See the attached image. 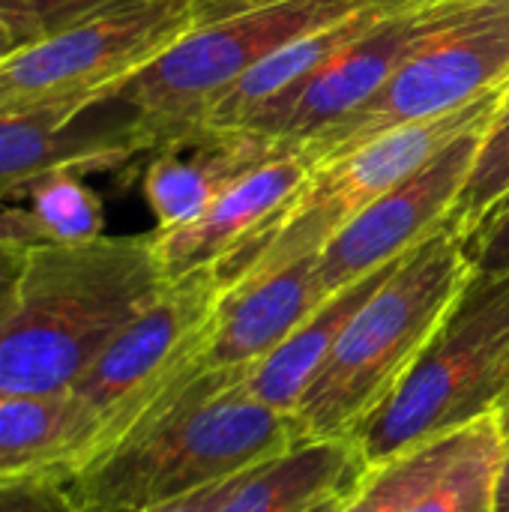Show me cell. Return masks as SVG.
<instances>
[{
  "instance_id": "obj_1",
  "label": "cell",
  "mask_w": 509,
  "mask_h": 512,
  "mask_svg": "<svg viewBox=\"0 0 509 512\" xmlns=\"http://www.w3.org/2000/svg\"><path fill=\"white\" fill-rule=\"evenodd\" d=\"M165 285L153 234L30 249L0 327V393L72 390Z\"/></svg>"
},
{
  "instance_id": "obj_2",
  "label": "cell",
  "mask_w": 509,
  "mask_h": 512,
  "mask_svg": "<svg viewBox=\"0 0 509 512\" xmlns=\"http://www.w3.org/2000/svg\"><path fill=\"white\" fill-rule=\"evenodd\" d=\"M249 369H210L159 423L66 486L78 512H141L258 468L309 441L294 414L243 393Z\"/></svg>"
},
{
  "instance_id": "obj_3",
  "label": "cell",
  "mask_w": 509,
  "mask_h": 512,
  "mask_svg": "<svg viewBox=\"0 0 509 512\" xmlns=\"http://www.w3.org/2000/svg\"><path fill=\"white\" fill-rule=\"evenodd\" d=\"M471 276L468 243L453 222L399 258L300 396L294 417L306 438H351L438 333Z\"/></svg>"
},
{
  "instance_id": "obj_4",
  "label": "cell",
  "mask_w": 509,
  "mask_h": 512,
  "mask_svg": "<svg viewBox=\"0 0 509 512\" xmlns=\"http://www.w3.org/2000/svg\"><path fill=\"white\" fill-rule=\"evenodd\" d=\"M222 294L225 282L216 267L168 282L66 390L87 429L81 471L171 414L210 372L204 354Z\"/></svg>"
},
{
  "instance_id": "obj_5",
  "label": "cell",
  "mask_w": 509,
  "mask_h": 512,
  "mask_svg": "<svg viewBox=\"0 0 509 512\" xmlns=\"http://www.w3.org/2000/svg\"><path fill=\"white\" fill-rule=\"evenodd\" d=\"M509 393V276L474 273L453 312L351 435L369 468L462 432Z\"/></svg>"
},
{
  "instance_id": "obj_6",
  "label": "cell",
  "mask_w": 509,
  "mask_h": 512,
  "mask_svg": "<svg viewBox=\"0 0 509 512\" xmlns=\"http://www.w3.org/2000/svg\"><path fill=\"white\" fill-rule=\"evenodd\" d=\"M369 3L375 0H273L219 15L114 87L105 102L120 114L132 153H153L201 126L210 105L273 51Z\"/></svg>"
},
{
  "instance_id": "obj_7",
  "label": "cell",
  "mask_w": 509,
  "mask_h": 512,
  "mask_svg": "<svg viewBox=\"0 0 509 512\" xmlns=\"http://www.w3.org/2000/svg\"><path fill=\"white\" fill-rule=\"evenodd\" d=\"M219 15H228L222 0H111L0 60V114L102 102Z\"/></svg>"
},
{
  "instance_id": "obj_8",
  "label": "cell",
  "mask_w": 509,
  "mask_h": 512,
  "mask_svg": "<svg viewBox=\"0 0 509 512\" xmlns=\"http://www.w3.org/2000/svg\"><path fill=\"white\" fill-rule=\"evenodd\" d=\"M504 84L450 114L396 126L360 147H351L315 165L306 186L273 222V228L222 279L225 291L300 258L318 255L369 204H375L381 195L411 177L465 129L495 114L504 96Z\"/></svg>"
},
{
  "instance_id": "obj_9",
  "label": "cell",
  "mask_w": 509,
  "mask_h": 512,
  "mask_svg": "<svg viewBox=\"0 0 509 512\" xmlns=\"http://www.w3.org/2000/svg\"><path fill=\"white\" fill-rule=\"evenodd\" d=\"M509 81V0H480L423 42L396 75L345 120L297 144L315 168L396 126L450 114Z\"/></svg>"
},
{
  "instance_id": "obj_10",
  "label": "cell",
  "mask_w": 509,
  "mask_h": 512,
  "mask_svg": "<svg viewBox=\"0 0 509 512\" xmlns=\"http://www.w3.org/2000/svg\"><path fill=\"white\" fill-rule=\"evenodd\" d=\"M489 117L465 129L411 177L369 204L318 252L315 276L324 297H333L363 276L396 264L450 222Z\"/></svg>"
},
{
  "instance_id": "obj_11",
  "label": "cell",
  "mask_w": 509,
  "mask_h": 512,
  "mask_svg": "<svg viewBox=\"0 0 509 512\" xmlns=\"http://www.w3.org/2000/svg\"><path fill=\"white\" fill-rule=\"evenodd\" d=\"M480 0H414L393 12L363 39L330 57L303 87L288 99L264 138L297 147L309 135L345 120L363 102H369L396 69L438 30L459 21Z\"/></svg>"
},
{
  "instance_id": "obj_12",
  "label": "cell",
  "mask_w": 509,
  "mask_h": 512,
  "mask_svg": "<svg viewBox=\"0 0 509 512\" xmlns=\"http://www.w3.org/2000/svg\"><path fill=\"white\" fill-rule=\"evenodd\" d=\"M309 174L312 165L306 156L297 147H282L237 177L195 222L174 231H153L165 279L174 282L201 267H216L225 279L273 228Z\"/></svg>"
},
{
  "instance_id": "obj_13",
  "label": "cell",
  "mask_w": 509,
  "mask_h": 512,
  "mask_svg": "<svg viewBox=\"0 0 509 512\" xmlns=\"http://www.w3.org/2000/svg\"><path fill=\"white\" fill-rule=\"evenodd\" d=\"M282 141L243 132L195 126L150 153L144 168V198L156 216V231L195 222L237 177L276 156Z\"/></svg>"
},
{
  "instance_id": "obj_14",
  "label": "cell",
  "mask_w": 509,
  "mask_h": 512,
  "mask_svg": "<svg viewBox=\"0 0 509 512\" xmlns=\"http://www.w3.org/2000/svg\"><path fill=\"white\" fill-rule=\"evenodd\" d=\"M135 153L120 114L102 102H60L0 114V192L48 168L108 171Z\"/></svg>"
},
{
  "instance_id": "obj_15",
  "label": "cell",
  "mask_w": 509,
  "mask_h": 512,
  "mask_svg": "<svg viewBox=\"0 0 509 512\" xmlns=\"http://www.w3.org/2000/svg\"><path fill=\"white\" fill-rule=\"evenodd\" d=\"M315 258H300L222 294L204 354L207 369L255 366L330 300L318 288Z\"/></svg>"
},
{
  "instance_id": "obj_16",
  "label": "cell",
  "mask_w": 509,
  "mask_h": 512,
  "mask_svg": "<svg viewBox=\"0 0 509 512\" xmlns=\"http://www.w3.org/2000/svg\"><path fill=\"white\" fill-rule=\"evenodd\" d=\"M369 465L354 438L303 441L252 468L216 512H303L339 489H357Z\"/></svg>"
},
{
  "instance_id": "obj_17",
  "label": "cell",
  "mask_w": 509,
  "mask_h": 512,
  "mask_svg": "<svg viewBox=\"0 0 509 512\" xmlns=\"http://www.w3.org/2000/svg\"><path fill=\"white\" fill-rule=\"evenodd\" d=\"M87 429L69 393H0V483L72 480L84 468Z\"/></svg>"
},
{
  "instance_id": "obj_18",
  "label": "cell",
  "mask_w": 509,
  "mask_h": 512,
  "mask_svg": "<svg viewBox=\"0 0 509 512\" xmlns=\"http://www.w3.org/2000/svg\"><path fill=\"white\" fill-rule=\"evenodd\" d=\"M105 210L81 168H48L0 192V243L15 249L72 246L102 237Z\"/></svg>"
},
{
  "instance_id": "obj_19",
  "label": "cell",
  "mask_w": 509,
  "mask_h": 512,
  "mask_svg": "<svg viewBox=\"0 0 509 512\" xmlns=\"http://www.w3.org/2000/svg\"><path fill=\"white\" fill-rule=\"evenodd\" d=\"M396 264L375 270V273L363 276L360 282L342 288L330 300H324L276 351H270L264 360L249 366V372L240 381L243 393L267 408L294 414L300 405V396L306 393V387L312 384V378L330 357V351L339 342L348 321L372 297V291L390 276V270Z\"/></svg>"
},
{
  "instance_id": "obj_20",
  "label": "cell",
  "mask_w": 509,
  "mask_h": 512,
  "mask_svg": "<svg viewBox=\"0 0 509 512\" xmlns=\"http://www.w3.org/2000/svg\"><path fill=\"white\" fill-rule=\"evenodd\" d=\"M480 423V420H477ZM474 426L414 447L378 468H369L342 512H408L420 495L462 456Z\"/></svg>"
},
{
  "instance_id": "obj_21",
  "label": "cell",
  "mask_w": 509,
  "mask_h": 512,
  "mask_svg": "<svg viewBox=\"0 0 509 512\" xmlns=\"http://www.w3.org/2000/svg\"><path fill=\"white\" fill-rule=\"evenodd\" d=\"M501 423L498 414L474 423L462 456L420 495L408 512H498Z\"/></svg>"
},
{
  "instance_id": "obj_22",
  "label": "cell",
  "mask_w": 509,
  "mask_h": 512,
  "mask_svg": "<svg viewBox=\"0 0 509 512\" xmlns=\"http://www.w3.org/2000/svg\"><path fill=\"white\" fill-rule=\"evenodd\" d=\"M509 195V81L504 84V96L489 117L477 159L471 165V174L453 204L450 222L465 237V243L474 237V231L492 216V210Z\"/></svg>"
},
{
  "instance_id": "obj_23",
  "label": "cell",
  "mask_w": 509,
  "mask_h": 512,
  "mask_svg": "<svg viewBox=\"0 0 509 512\" xmlns=\"http://www.w3.org/2000/svg\"><path fill=\"white\" fill-rule=\"evenodd\" d=\"M111 0H0V15L21 24L33 39L54 33Z\"/></svg>"
},
{
  "instance_id": "obj_24",
  "label": "cell",
  "mask_w": 509,
  "mask_h": 512,
  "mask_svg": "<svg viewBox=\"0 0 509 512\" xmlns=\"http://www.w3.org/2000/svg\"><path fill=\"white\" fill-rule=\"evenodd\" d=\"M0 512H78L66 480L33 477L0 483Z\"/></svg>"
},
{
  "instance_id": "obj_25",
  "label": "cell",
  "mask_w": 509,
  "mask_h": 512,
  "mask_svg": "<svg viewBox=\"0 0 509 512\" xmlns=\"http://www.w3.org/2000/svg\"><path fill=\"white\" fill-rule=\"evenodd\" d=\"M468 258L480 276H509V207L489 216L468 240Z\"/></svg>"
},
{
  "instance_id": "obj_26",
  "label": "cell",
  "mask_w": 509,
  "mask_h": 512,
  "mask_svg": "<svg viewBox=\"0 0 509 512\" xmlns=\"http://www.w3.org/2000/svg\"><path fill=\"white\" fill-rule=\"evenodd\" d=\"M249 471H252V468H249ZM249 471H243V474H237V477H231V480H222V483H216V486L198 489V492H192V495H186V498H177V501H168V504H159V507H150V510L141 512H216L219 510V504L234 492V486H237Z\"/></svg>"
},
{
  "instance_id": "obj_27",
  "label": "cell",
  "mask_w": 509,
  "mask_h": 512,
  "mask_svg": "<svg viewBox=\"0 0 509 512\" xmlns=\"http://www.w3.org/2000/svg\"><path fill=\"white\" fill-rule=\"evenodd\" d=\"M24 249L6 246L0 243V327L6 324L12 303H15V291H18V279L24 270Z\"/></svg>"
},
{
  "instance_id": "obj_28",
  "label": "cell",
  "mask_w": 509,
  "mask_h": 512,
  "mask_svg": "<svg viewBox=\"0 0 509 512\" xmlns=\"http://www.w3.org/2000/svg\"><path fill=\"white\" fill-rule=\"evenodd\" d=\"M501 423V477H498V512H509V408L498 411Z\"/></svg>"
},
{
  "instance_id": "obj_29",
  "label": "cell",
  "mask_w": 509,
  "mask_h": 512,
  "mask_svg": "<svg viewBox=\"0 0 509 512\" xmlns=\"http://www.w3.org/2000/svg\"><path fill=\"white\" fill-rule=\"evenodd\" d=\"M27 42H33V36L21 24H15L12 18L0 15V60H6L9 54H15Z\"/></svg>"
},
{
  "instance_id": "obj_30",
  "label": "cell",
  "mask_w": 509,
  "mask_h": 512,
  "mask_svg": "<svg viewBox=\"0 0 509 512\" xmlns=\"http://www.w3.org/2000/svg\"><path fill=\"white\" fill-rule=\"evenodd\" d=\"M357 489H339V492H330V495H324L321 501H315L312 507H306L303 512H342L345 510V504H348V498L354 495Z\"/></svg>"
},
{
  "instance_id": "obj_31",
  "label": "cell",
  "mask_w": 509,
  "mask_h": 512,
  "mask_svg": "<svg viewBox=\"0 0 509 512\" xmlns=\"http://www.w3.org/2000/svg\"><path fill=\"white\" fill-rule=\"evenodd\" d=\"M258 3H273V0H222V6H225L228 12H237V9H243V6H258Z\"/></svg>"
},
{
  "instance_id": "obj_32",
  "label": "cell",
  "mask_w": 509,
  "mask_h": 512,
  "mask_svg": "<svg viewBox=\"0 0 509 512\" xmlns=\"http://www.w3.org/2000/svg\"><path fill=\"white\" fill-rule=\"evenodd\" d=\"M501 408H509V393H507V399H504V405Z\"/></svg>"
}]
</instances>
